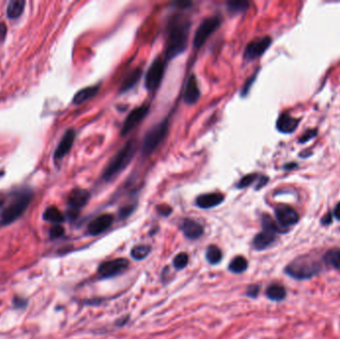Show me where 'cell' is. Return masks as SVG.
Instances as JSON below:
<instances>
[{
	"mask_svg": "<svg viewBox=\"0 0 340 339\" xmlns=\"http://www.w3.org/2000/svg\"><path fill=\"white\" fill-rule=\"evenodd\" d=\"M221 24V19L219 16H212L204 19L199 27L197 28L193 40V46L195 49L202 47L208 38L219 28Z\"/></svg>",
	"mask_w": 340,
	"mask_h": 339,
	"instance_id": "7",
	"label": "cell"
},
{
	"mask_svg": "<svg viewBox=\"0 0 340 339\" xmlns=\"http://www.w3.org/2000/svg\"><path fill=\"white\" fill-rule=\"evenodd\" d=\"M272 44V39L271 37H262L253 40L250 42L245 49L244 52V60L247 62L254 61L258 58H260L271 46Z\"/></svg>",
	"mask_w": 340,
	"mask_h": 339,
	"instance_id": "11",
	"label": "cell"
},
{
	"mask_svg": "<svg viewBox=\"0 0 340 339\" xmlns=\"http://www.w3.org/2000/svg\"><path fill=\"white\" fill-rule=\"evenodd\" d=\"M91 194L88 190L82 188H76L71 191L68 196V206L70 208V214L72 217H76L79 210L82 209L89 202Z\"/></svg>",
	"mask_w": 340,
	"mask_h": 339,
	"instance_id": "12",
	"label": "cell"
},
{
	"mask_svg": "<svg viewBox=\"0 0 340 339\" xmlns=\"http://www.w3.org/2000/svg\"><path fill=\"white\" fill-rule=\"evenodd\" d=\"M43 219L47 222L55 223V224H60L65 220V217L63 213L55 206L48 207L44 213H43Z\"/></svg>",
	"mask_w": 340,
	"mask_h": 339,
	"instance_id": "23",
	"label": "cell"
},
{
	"mask_svg": "<svg viewBox=\"0 0 340 339\" xmlns=\"http://www.w3.org/2000/svg\"><path fill=\"white\" fill-rule=\"evenodd\" d=\"M64 233H65V230L62 226L55 225L54 227H52L50 230V237L53 239H56V238L62 237L64 235Z\"/></svg>",
	"mask_w": 340,
	"mask_h": 339,
	"instance_id": "32",
	"label": "cell"
},
{
	"mask_svg": "<svg viewBox=\"0 0 340 339\" xmlns=\"http://www.w3.org/2000/svg\"><path fill=\"white\" fill-rule=\"evenodd\" d=\"M259 291H260V287L258 285H252L250 286L248 289H247V291H246V294L249 296V297H252V298H256L259 294Z\"/></svg>",
	"mask_w": 340,
	"mask_h": 339,
	"instance_id": "34",
	"label": "cell"
},
{
	"mask_svg": "<svg viewBox=\"0 0 340 339\" xmlns=\"http://www.w3.org/2000/svg\"><path fill=\"white\" fill-rule=\"evenodd\" d=\"M275 215L278 224L284 229H287L291 227V226L295 225L299 219L297 212L293 208L287 205L277 207L275 209Z\"/></svg>",
	"mask_w": 340,
	"mask_h": 339,
	"instance_id": "13",
	"label": "cell"
},
{
	"mask_svg": "<svg viewBox=\"0 0 340 339\" xmlns=\"http://www.w3.org/2000/svg\"><path fill=\"white\" fill-rule=\"evenodd\" d=\"M181 230L186 238L189 240H197L199 239L203 233L204 229L202 225H200L198 222L191 220V219H185L181 225Z\"/></svg>",
	"mask_w": 340,
	"mask_h": 339,
	"instance_id": "18",
	"label": "cell"
},
{
	"mask_svg": "<svg viewBox=\"0 0 340 339\" xmlns=\"http://www.w3.org/2000/svg\"><path fill=\"white\" fill-rule=\"evenodd\" d=\"M322 270V264L320 260L311 256L303 255L291 262L285 269V273L291 278L302 281L308 280L319 274Z\"/></svg>",
	"mask_w": 340,
	"mask_h": 339,
	"instance_id": "3",
	"label": "cell"
},
{
	"mask_svg": "<svg viewBox=\"0 0 340 339\" xmlns=\"http://www.w3.org/2000/svg\"><path fill=\"white\" fill-rule=\"evenodd\" d=\"M165 72V61L161 57H157L149 67L146 76V88L148 91L156 90L163 79Z\"/></svg>",
	"mask_w": 340,
	"mask_h": 339,
	"instance_id": "8",
	"label": "cell"
},
{
	"mask_svg": "<svg viewBox=\"0 0 340 339\" xmlns=\"http://www.w3.org/2000/svg\"><path fill=\"white\" fill-rule=\"evenodd\" d=\"M263 231L256 235L253 240V246L258 251H263L272 246L276 239L277 234L287 232L286 229L282 228L281 226L275 222L269 215H264L262 219Z\"/></svg>",
	"mask_w": 340,
	"mask_h": 339,
	"instance_id": "5",
	"label": "cell"
},
{
	"mask_svg": "<svg viewBox=\"0 0 340 339\" xmlns=\"http://www.w3.org/2000/svg\"><path fill=\"white\" fill-rule=\"evenodd\" d=\"M222 251L215 245H211L206 250V259L211 265H217L222 261Z\"/></svg>",
	"mask_w": 340,
	"mask_h": 339,
	"instance_id": "27",
	"label": "cell"
},
{
	"mask_svg": "<svg viewBox=\"0 0 340 339\" xmlns=\"http://www.w3.org/2000/svg\"><path fill=\"white\" fill-rule=\"evenodd\" d=\"M299 120L294 119L290 114H282L277 121V129L282 134H291L297 128Z\"/></svg>",
	"mask_w": 340,
	"mask_h": 339,
	"instance_id": "19",
	"label": "cell"
},
{
	"mask_svg": "<svg viewBox=\"0 0 340 339\" xmlns=\"http://www.w3.org/2000/svg\"><path fill=\"white\" fill-rule=\"evenodd\" d=\"M316 133H317V131H316V130L308 131L307 133H305V134L302 136V138L300 139L299 143H305V142H307V141H309V140L313 139V138L316 136Z\"/></svg>",
	"mask_w": 340,
	"mask_h": 339,
	"instance_id": "36",
	"label": "cell"
},
{
	"mask_svg": "<svg viewBox=\"0 0 340 339\" xmlns=\"http://www.w3.org/2000/svg\"><path fill=\"white\" fill-rule=\"evenodd\" d=\"M3 204H4V199L0 197V207H2Z\"/></svg>",
	"mask_w": 340,
	"mask_h": 339,
	"instance_id": "42",
	"label": "cell"
},
{
	"mask_svg": "<svg viewBox=\"0 0 340 339\" xmlns=\"http://www.w3.org/2000/svg\"><path fill=\"white\" fill-rule=\"evenodd\" d=\"M333 215H334V217L337 220H340V202L336 205V207L334 209V212H333Z\"/></svg>",
	"mask_w": 340,
	"mask_h": 339,
	"instance_id": "40",
	"label": "cell"
},
{
	"mask_svg": "<svg viewBox=\"0 0 340 339\" xmlns=\"http://www.w3.org/2000/svg\"><path fill=\"white\" fill-rule=\"evenodd\" d=\"M169 131V121L166 119L152 127L145 136L142 152L145 156L152 154L165 140Z\"/></svg>",
	"mask_w": 340,
	"mask_h": 339,
	"instance_id": "6",
	"label": "cell"
},
{
	"mask_svg": "<svg viewBox=\"0 0 340 339\" xmlns=\"http://www.w3.org/2000/svg\"><path fill=\"white\" fill-rule=\"evenodd\" d=\"M201 96V92L198 86V81L196 76L193 74L191 75L186 83V88L184 92V101L185 103L192 105L195 104Z\"/></svg>",
	"mask_w": 340,
	"mask_h": 339,
	"instance_id": "16",
	"label": "cell"
},
{
	"mask_svg": "<svg viewBox=\"0 0 340 339\" xmlns=\"http://www.w3.org/2000/svg\"><path fill=\"white\" fill-rule=\"evenodd\" d=\"M3 174H4V171H1V170H0V177H2V176H3Z\"/></svg>",
	"mask_w": 340,
	"mask_h": 339,
	"instance_id": "43",
	"label": "cell"
},
{
	"mask_svg": "<svg viewBox=\"0 0 340 339\" xmlns=\"http://www.w3.org/2000/svg\"><path fill=\"white\" fill-rule=\"evenodd\" d=\"M227 7H228V10L232 14H239L247 11L250 7V3L248 1H243V0H239V1H229L227 3Z\"/></svg>",
	"mask_w": 340,
	"mask_h": 339,
	"instance_id": "28",
	"label": "cell"
},
{
	"mask_svg": "<svg viewBox=\"0 0 340 339\" xmlns=\"http://www.w3.org/2000/svg\"><path fill=\"white\" fill-rule=\"evenodd\" d=\"M326 265L331 266L335 270L340 271V249H333L328 251L323 258Z\"/></svg>",
	"mask_w": 340,
	"mask_h": 339,
	"instance_id": "26",
	"label": "cell"
},
{
	"mask_svg": "<svg viewBox=\"0 0 340 339\" xmlns=\"http://www.w3.org/2000/svg\"><path fill=\"white\" fill-rule=\"evenodd\" d=\"M99 90V86H91V87H87L85 89L80 90L73 97V103L74 104H81L87 100H89L90 98H92L93 97H95L97 95V93Z\"/></svg>",
	"mask_w": 340,
	"mask_h": 339,
	"instance_id": "21",
	"label": "cell"
},
{
	"mask_svg": "<svg viewBox=\"0 0 340 339\" xmlns=\"http://www.w3.org/2000/svg\"><path fill=\"white\" fill-rule=\"evenodd\" d=\"M130 263L127 259L119 258L110 261H105L98 266L97 273L100 279H109L126 271Z\"/></svg>",
	"mask_w": 340,
	"mask_h": 339,
	"instance_id": "9",
	"label": "cell"
},
{
	"mask_svg": "<svg viewBox=\"0 0 340 339\" xmlns=\"http://www.w3.org/2000/svg\"><path fill=\"white\" fill-rule=\"evenodd\" d=\"M75 138H76V133L74 130L70 129L68 130L65 135L63 136L62 140L60 141L55 153H54V158L55 160H62L71 150L73 144L75 142Z\"/></svg>",
	"mask_w": 340,
	"mask_h": 339,
	"instance_id": "15",
	"label": "cell"
},
{
	"mask_svg": "<svg viewBox=\"0 0 340 339\" xmlns=\"http://www.w3.org/2000/svg\"><path fill=\"white\" fill-rule=\"evenodd\" d=\"M267 182H268V178L267 177H265V176H263L262 178H261V180H260V183L258 184V186L256 187V189H260V188H262L263 186H265L266 184H267Z\"/></svg>",
	"mask_w": 340,
	"mask_h": 339,
	"instance_id": "41",
	"label": "cell"
},
{
	"mask_svg": "<svg viewBox=\"0 0 340 339\" xmlns=\"http://www.w3.org/2000/svg\"><path fill=\"white\" fill-rule=\"evenodd\" d=\"M266 295L271 300L282 301L287 296V291L285 287L280 284H272L267 288Z\"/></svg>",
	"mask_w": 340,
	"mask_h": 339,
	"instance_id": "22",
	"label": "cell"
},
{
	"mask_svg": "<svg viewBox=\"0 0 340 339\" xmlns=\"http://www.w3.org/2000/svg\"><path fill=\"white\" fill-rule=\"evenodd\" d=\"M225 200V197L223 194L219 192H212V193H206L198 196L196 198V205L201 209H210L214 208L220 204H222Z\"/></svg>",
	"mask_w": 340,
	"mask_h": 339,
	"instance_id": "17",
	"label": "cell"
},
{
	"mask_svg": "<svg viewBox=\"0 0 340 339\" xmlns=\"http://www.w3.org/2000/svg\"><path fill=\"white\" fill-rule=\"evenodd\" d=\"M7 28L4 23H0V41H3L6 36Z\"/></svg>",
	"mask_w": 340,
	"mask_h": 339,
	"instance_id": "38",
	"label": "cell"
},
{
	"mask_svg": "<svg viewBox=\"0 0 340 339\" xmlns=\"http://www.w3.org/2000/svg\"><path fill=\"white\" fill-rule=\"evenodd\" d=\"M143 74V70L142 68H136L134 70H132L129 75L125 78L121 88H120V94L122 93H127L129 91H131L140 81L141 77Z\"/></svg>",
	"mask_w": 340,
	"mask_h": 339,
	"instance_id": "20",
	"label": "cell"
},
{
	"mask_svg": "<svg viewBox=\"0 0 340 339\" xmlns=\"http://www.w3.org/2000/svg\"><path fill=\"white\" fill-rule=\"evenodd\" d=\"M191 21L188 17L176 14L172 16L167 25V41L165 58L172 60L183 54L187 49Z\"/></svg>",
	"mask_w": 340,
	"mask_h": 339,
	"instance_id": "1",
	"label": "cell"
},
{
	"mask_svg": "<svg viewBox=\"0 0 340 339\" xmlns=\"http://www.w3.org/2000/svg\"><path fill=\"white\" fill-rule=\"evenodd\" d=\"M32 200V190L21 189L13 194V198L0 216V225H9L23 215Z\"/></svg>",
	"mask_w": 340,
	"mask_h": 339,
	"instance_id": "4",
	"label": "cell"
},
{
	"mask_svg": "<svg viewBox=\"0 0 340 339\" xmlns=\"http://www.w3.org/2000/svg\"><path fill=\"white\" fill-rule=\"evenodd\" d=\"M113 220L115 218L111 214H102L95 218L88 225V234L91 236H97L103 233L112 225Z\"/></svg>",
	"mask_w": 340,
	"mask_h": 339,
	"instance_id": "14",
	"label": "cell"
},
{
	"mask_svg": "<svg viewBox=\"0 0 340 339\" xmlns=\"http://www.w3.org/2000/svg\"><path fill=\"white\" fill-rule=\"evenodd\" d=\"M258 179V175L257 174H247L246 176H244L243 178H241L239 180V182L237 183L236 187L239 189H243L246 188L248 186H250L251 184H253L256 180Z\"/></svg>",
	"mask_w": 340,
	"mask_h": 339,
	"instance_id": "31",
	"label": "cell"
},
{
	"mask_svg": "<svg viewBox=\"0 0 340 339\" xmlns=\"http://www.w3.org/2000/svg\"><path fill=\"white\" fill-rule=\"evenodd\" d=\"M148 111H149V105H146V104L134 108L130 112L129 116L126 118L123 124L121 135L123 137H126L129 133H131L138 125H140L143 122V120L147 116Z\"/></svg>",
	"mask_w": 340,
	"mask_h": 339,
	"instance_id": "10",
	"label": "cell"
},
{
	"mask_svg": "<svg viewBox=\"0 0 340 339\" xmlns=\"http://www.w3.org/2000/svg\"><path fill=\"white\" fill-rule=\"evenodd\" d=\"M248 269V261L243 256H237L235 257L230 265H229V271L233 274H242Z\"/></svg>",
	"mask_w": 340,
	"mask_h": 339,
	"instance_id": "25",
	"label": "cell"
},
{
	"mask_svg": "<svg viewBox=\"0 0 340 339\" xmlns=\"http://www.w3.org/2000/svg\"><path fill=\"white\" fill-rule=\"evenodd\" d=\"M138 150V142L136 140L129 141L107 163L102 172V179L110 182L116 179L132 162Z\"/></svg>",
	"mask_w": 340,
	"mask_h": 339,
	"instance_id": "2",
	"label": "cell"
},
{
	"mask_svg": "<svg viewBox=\"0 0 340 339\" xmlns=\"http://www.w3.org/2000/svg\"><path fill=\"white\" fill-rule=\"evenodd\" d=\"M189 262V257L186 253H180L175 256L173 259V266L177 270H183L184 268L187 267Z\"/></svg>",
	"mask_w": 340,
	"mask_h": 339,
	"instance_id": "30",
	"label": "cell"
},
{
	"mask_svg": "<svg viewBox=\"0 0 340 339\" xmlns=\"http://www.w3.org/2000/svg\"><path fill=\"white\" fill-rule=\"evenodd\" d=\"M332 222V215L331 213H327L322 219H321V223L323 225H329Z\"/></svg>",
	"mask_w": 340,
	"mask_h": 339,
	"instance_id": "39",
	"label": "cell"
},
{
	"mask_svg": "<svg viewBox=\"0 0 340 339\" xmlns=\"http://www.w3.org/2000/svg\"><path fill=\"white\" fill-rule=\"evenodd\" d=\"M150 251H151V248L148 245H138L132 249L131 255L135 260L142 261L149 255Z\"/></svg>",
	"mask_w": 340,
	"mask_h": 339,
	"instance_id": "29",
	"label": "cell"
},
{
	"mask_svg": "<svg viewBox=\"0 0 340 339\" xmlns=\"http://www.w3.org/2000/svg\"><path fill=\"white\" fill-rule=\"evenodd\" d=\"M136 208V205H129V206H126V207H123L119 214H120V218L121 219H126L127 217H129L135 210Z\"/></svg>",
	"mask_w": 340,
	"mask_h": 339,
	"instance_id": "33",
	"label": "cell"
},
{
	"mask_svg": "<svg viewBox=\"0 0 340 339\" xmlns=\"http://www.w3.org/2000/svg\"><path fill=\"white\" fill-rule=\"evenodd\" d=\"M25 7V1L24 0H13L10 1L8 7H7V15L10 19L18 18L22 12L24 11Z\"/></svg>",
	"mask_w": 340,
	"mask_h": 339,
	"instance_id": "24",
	"label": "cell"
},
{
	"mask_svg": "<svg viewBox=\"0 0 340 339\" xmlns=\"http://www.w3.org/2000/svg\"><path fill=\"white\" fill-rule=\"evenodd\" d=\"M256 76H257V73H256L252 78H250V79L247 81V83L244 85V88L242 89V92H241V96H242V97H246V96L248 95V93H249V91H250V89H251L253 83L255 82Z\"/></svg>",
	"mask_w": 340,
	"mask_h": 339,
	"instance_id": "35",
	"label": "cell"
},
{
	"mask_svg": "<svg viewBox=\"0 0 340 339\" xmlns=\"http://www.w3.org/2000/svg\"><path fill=\"white\" fill-rule=\"evenodd\" d=\"M157 211L160 215L162 216H168L171 212H172V209L171 207L169 206H166V205H163V206H158L157 207Z\"/></svg>",
	"mask_w": 340,
	"mask_h": 339,
	"instance_id": "37",
	"label": "cell"
}]
</instances>
